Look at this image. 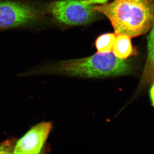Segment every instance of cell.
I'll list each match as a JSON object with an SVG mask.
<instances>
[{"mask_svg":"<svg viewBox=\"0 0 154 154\" xmlns=\"http://www.w3.org/2000/svg\"><path fill=\"white\" fill-rule=\"evenodd\" d=\"M93 9L108 18L116 34L137 37L154 25V0H113Z\"/></svg>","mask_w":154,"mask_h":154,"instance_id":"6da1fadb","label":"cell"},{"mask_svg":"<svg viewBox=\"0 0 154 154\" xmlns=\"http://www.w3.org/2000/svg\"><path fill=\"white\" fill-rule=\"evenodd\" d=\"M51 71L72 76L105 78L128 74L131 68L113 53H96L88 57L61 62Z\"/></svg>","mask_w":154,"mask_h":154,"instance_id":"7a4b0ae2","label":"cell"},{"mask_svg":"<svg viewBox=\"0 0 154 154\" xmlns=\"http://www.w3.org/2000/svg\"><path fill=\"white\" fill-rule=\"evenodd\" d=\"M42 13L33 4L15 1H0V29L25 26L38 22Z\"/></svg>","mask_w":154,"mask_h":154,"instance_id":"3957f363","label":"cell"},{"mask_svg":"<svg viewBox=\"0 0 154 154\" xmlns=\"http://www.w3.org/2000/svg\"><path fill=\"white\" fill-rule=\"evenodd\" d=\"M86 0H62L50 4V13L59 22L71 25H85L91 22L96 12Z\"/></svg>","mask_w":154,"mask_h":154,"instance_id":"277c9868","label":"cell"},{"mask_svg":"<svg viewBox=\"0 0 154 154\" xmlns=\"http://www.w3.org/2000/svg\"><path fill=\"white\" fill-rule=\"evenodd\" d=\"M52 128L50 122H42L32 127L17 142L14 154H38Z\"/></svg>","mask_w":154,"mask_h":154,"instance_id":"5b68a950","label":"cell"},{"mask_svg":"<svg viewBox=\"0 0 154 154\" xmlns=\"http://www.w3.org/2000/svg\"><path fill=\"white\" fill-rule=\"evenodd\" d=\"M148 55L139 89H142L154 82V25L148 37Z\"/></svg>","mask_w":154,"mask_h":154,"instance_id":"8992f818","label":"cell"},{"mask_svg":"<svg viewBox=\"0 0 154 154\" xmlns=\"http://www.w3.org/2000/svg\"><path fill=\"white\" fill-rule=\"evenodd\" d=\"M112 51L116 57L122 60L137 54L136 51L131 43V37L123 34H116Z\"/></svg>","mask_w":154,"mask_h":154,"instance_id":"52a82bcc","label":"cell"},{"mask_svg":"<svg viewBox=\"0 0 154 154\" xmlns=\"http://www.w3.org/2000/svg\"><path fill=\"white\" fill-rule=\"evenodd\" d=\"M116 37L115 33H105L98 37L95 42L97 53L107 54L111 52Z\"/></svg>","mask_w":154,"mask_h":154,"instance_id":"ba28073f","label":"cell"},{"mask_svg":"<svg viewBox=\"0 0 154 154\" xmlns=\"http://www.w3.org/2000/svg\"><path fill=\"white\" fill-rule=\"evenodd\" d=\"M17 140L12 139L0 143V154L14 153Z\"/></svg>","mask_w":154,"mask_h":154,"instance_id":"9c48e42d","label":"cell"},{"mask_svg":"<svg viewBox=\"0 0 154 154\" xmlns=\"http://www.w3.org/2000/svg\"><path fill=\"white\" fill-rule=\"evenodd\" d=\"M88 4L93 5V4H104L107 2L108 0H86Z\"/></svg>","mask_w":154,"mask_h":154,"instance_id":"30bf717a","label":"cell"},{"mask_svg":"<svg viewBox=\"0 0 154 154\" xmlns=\"http://www.w3.org/2000/svg\"><path fill=\"white\" fill-rule=\"evenodd\" d=\"M150 96L153 106L154 107V82L152 83V86L150 91Z\"/></svg>","mask_w":154,"mask_h":154,"instance_id":"8fae6325","label":"cell"}]
</instances>
